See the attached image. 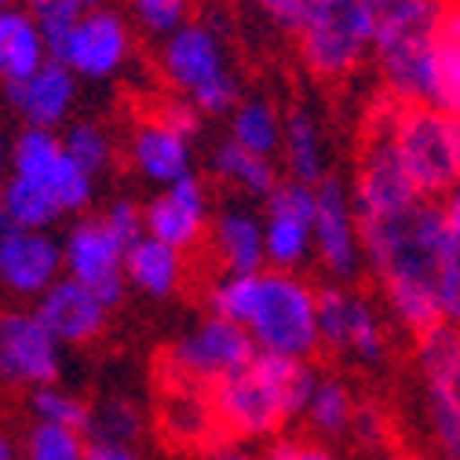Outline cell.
<instances>
[{"mask_svg":"<svg viewBox=\"0 0 460 460\" xmlns=\"http://www.w3.org/2000/svg\"><path fill=\"white\" fill-rule=\"evenodd\" d=\"M449 234L453 230L442 216V205L431 198H420L398 216L362 223L366 270L376 278L394 325L410 336H420L442 322L438 267Z\"/></svg>","mask_w":460,"mask_h":460,"instance_id":"obj_1","label":"cell"},{"mask_svg":"<svg viewBox=\"0 0 460 460\" xmlns=\"http://www.w3.org/2000/svg\"><path fill=\"white\" fill-rule=\"evenodd\" d=\"M208 311L249 329L260 351L314 358L322 343L318 289L300 270H223L208 289Z\"/></svg>","mask_w":460,"mask_h":460,"instance_id":"obj_2","label":"cell"},{"mask_svg":"<svg viewBox=\"0 0 460 460\" xmlns=\"http://www.w3.org/2000/svg\"><path fill=\"white\" fill-rule=\"evenodd\" d=\"M318 376L322 373L307 358L256 351V358L245 369L208 387L223 438L270 442L285 435V428L307 413Z\"/></svg>","mask_w":460,"mask_h":460,"instance_id":"obj_3","label":"cell"},{"mask_svg":"<svg viewBox=\"0 0 460 460\" xmlns=\"http://www.w3.org/2000/svg\"><path fill=\"white\" fill-rule=\"evenodd\" d=\"M369 128L387 132L420 198L438 201L460 180V118L453 113H442L431 102L406 106L380 92L369 110Z\"/></svg>","mask_w":460,"mask_h":460,"instance_id":"obj_4","label":"cell"},{"mask_svg":"<svg viewBox=\"0 0 460 460\" xmlns=\"http://www.w3.org/2000/svg\"><path fill=\"white\" fill-rule=\"evenodd\" d=\"M442 0L420 4L376 19V48L373 63L380 77V92L394 102H431V30Z\"/></svg>","mask_w":460,"mask_h":460,"instance_id":"obj_5","label":"cell"},{"mask_svg":"<svg viewBox=\"0 0 460 460\" xmlns=\"http://www.w3.org/2000/svg\"><path fill=\"white\" fill-rule=\"evenodd\" d=\"M300 63L318 81H343L373 59L376 15L362 0H322L296 33Z\"/></svg>","mask_w":460,"mask_h":460,"instance_id":"obj_6","label":"cell"},{"mask_svg":"<svg viewBox=\"0 0 460 460\" xmlns=\"http://www.w3.org/2000/svg\"><path fill=\"white\" fill-rule=\"evenodd\" d=\"M256 340L249 336L245 325L230 322L216 311H208L201 322H194L164 355V376L168 387H212L226 380L230 373L245 369L256 358Z\"/></svg>","mask_w":460,"mask_h":460,"instance_id":"obj_7","label":"cell"},{"mask_svg":"<svg viewBox=\"0 0 460 460\" xmlns=\"http://www.w3.org/2000/svg\"><path fill=\"white\" fill-rule=\"evenodd\" d=\"M318 322L322 343L336 355H348L362 366H380L387 358V325L384 314L369 296H362L355 285L329 281L318 289Z\"/></svg>","mask_w":460,"mask_h":460,"instance_id":"obj_8","label":"cell"},{"mask_svg":"<svg viewBox=\"0 0 460 460\" xmlns=\"http://www.w3.org/2000/svg\"><path fill=\"white\" fill-rule=\"evenodd\" d=\"M48 48H51V59L70 66L77 77L106 81V77L121 74L128 66L132 33H128V22L118 12L92 8L70 30L51 37Z\"/></svg>","mask_w":460,"mask_h":460,"instance_id":"obj_9","label":"cell"},{"mask_svg":"<svg viewBox=\"0 0 460 460\" xmlns=\"http://www.w3.org/2000/svg\"><path fill=\"white\" fill-rule=\"evenodd\" d=\"M318 216H314V260L322 263L329 281L355 285L366 270V245H362V219L351 198V187L340 180H325L314 187Z\"/></svg>","mask_w":460,"mask_h":460,"instance_id":"obj_10","label":"cell"},{"mask_svg":"<svg viewBox=\"0 0 460 460\" xmlns=\"http://www.w3.org/2000/svg\"><path fill=\"white\" fill-rule=\"evenodd\" d=\"M63 348L37 311H4L0 314V384L8 387H44L59 384Z\"/></svg>","mask_w":460,"mask_h":460,"instance_id":"obj_11","label":"cell"},{"mask_svg":"<svg viewBox=\"0 0 460 460\" xmlns=\"http://www.w3.org/2000/svg\"><path fill=\"white\" fill-rule=\"evenodd\" d=\"M125 252H128V245L106 226L102 216L77 219L63 238L66 274L77 278L81 285H88L106 307H118L125 296V285H128Z\"/></svg>","mask_w":460,"mask_h":460,"instance_id":"obj_12","label":"cell"},{"mask_svg":"<svg viewBox=\"0 0 460 460\" xmlns=\"http://www.w3.org/2000/svg\"><path fill=\"white\" fill-rule=\"evenodd\" d=\"M314 216L318 194L307 183L285 180L263 201V238H267V267L300 270L314 256Z\"/></svg>","mask_w":460,"mask_h":460,"instance_id":"obj_13","label":"cell"},{"mask_svg":"<svg viewBox=\"0 0 460 460\" xmlns=\"http://www.w3.org/2000/svg\"><path fill=\"white\" fill-rule=\"evenodd\" d=\"M351 198H355V208H358L362 223L398 216V212H406L420 201V190L413 187L410 172L402 168L387 132H380V128H369V136H366Z\"/></svg>","mask_w":460,"mask_h":460,"instance_id":"obj_14","label":"cell"},{"mask_svg":"<svg viewBox=\"0 0 460 460\" xmlns=\"http://www.w3.org/2000/svg\"><path fill=\"white\" fill-rule=\"evenodd\" d=\"M63 274V242H55L48 230H26L0 216V285L8 293L40 300Z\"/></svg>","mask_w":460,"mask_h":460,"instance_id":"obj_15","label":"cell"},{"mask_svg":"<svg viewBox=\"0 0 460 460\" xmlns=\"http://www.w3.org/2000/svg\"><path fill=\"white\" fill-rule=\"evenodd\" d=\"M157 70L164 77V84L176 92V95H194L201 92L205 84L219 81L223 74H230V63H226V44H223V33L208 22H187L183 30L168 33L161 40V51H157Z\"/></svg>","mask_w":460,"mask_h":460,"instance_id":"obj_16","label":"cell"},{"mask_svg":"<svg viewBox=\"0 0 460 460\" xmlns=\"http://www.w3.org/2000/svg\"><path fill=\"white\" fill-rule=\"evenodd\" d=\"M128 157L136 164V172L154 183V187H172L187 176H194L190 164H194V136L180 132L176 125H168L164 118L150 113L143 118L132 132L128 143Z\"/></svg>","mask_w":460,"mask_h":460,"instance_id":"obj_17","label":"cell"},{"mask_svg":"<svg viewBox=\"0 0 460 460\" xmlns=\"http://www.w3.org/2000/svg\"><path fill=\"white\" fill-rule=\"evenodd\" d=\"M146 212V234L176 245L183 252L198 249L208 226V194L198 176H187L172 187H161V194L143 208Z\"/></svg>","mask_w":460,"mask_h":460,"instance_id":"obj_18","label":"cell"},{"mask_svg":"<svg viewBox=\"0 0 460 460\" xmlns=\"http://www.w3.org/2000/svg\"><path fill=\"white\" fill-rule=\"evenodd\" d=\"M33 311L44 318V325L59 336L66 348H84V343H92L106 329V314H110V307L88 289V285H81L70 274H63L55 281L37 300Z\"/></svg>","mask_w":460,"mask_h":460,"instance_id":"obj_19","label":"cell"},{"mask_svg":"<svg viewBox=\"0 0 460 460\" xmlns=\"http://www.w3.org/2000/svg\"><path fill=\"white\" fill-rule=\"evenodd\" d=\"M4 95L26 125L59 128L74 113V102H77V74L63 63L48 59L30 81L4 84Z\"/></svg>","mask_w":460,"mask_h":460,"instance_id":"obj_20","label":"cell"},{"mask_svg":"<svg viewBox=\"0 0 460 460\" xmlns=\"http://www.w3.org/2000/svg\"><path fill=\"white\" fill-rule=\"evenodd\" d=\"M281 164H285V176L307 187H318L329 180V139L311 106H293L285 113Z\"/></svg>","mask_w":460,"mask_h":460,"instance_id":"obj_21","label":"cell"},{"mask_svg":"<svg viewBox=\"0 0 460 460\" xmlns=\"http://www.w3.org/2000/svg\"><path fill=\"white\" fill-rule=\"evenodd\" d=\"M212 249L223 263V270H263L267 267V238H263V216H256L245 205H226L212 219Z\"/></svg>","mask_w":460,"mask_h":460,"instance_id":"obj_22","label":"cell"},{"mask_svg":"<svg viewBox=\"0 0 460 460\" xmlns=\"http://www.w3.org/2000/svg\"><path fill=\"white\" fill-rule=\"evenodd\" d=\"M183 274H187L183 249L168 245V242H161L154 234H143L125 252V278H128V285H132V289H139L143 296H150V300L176 296L180 285H183Z\"/></svg>","mask_w":460,"mask_h":460,"instance_id":"obj_23","label":"cell"},{"mask_svg":"<svg viewBox=\"0 0 460 460\" xmlns=\"http://www.w3.org/2000/svg\"><path fill=\"white\" fill-rule=\"evenodd\" d=\"M51 59L44 30L26 8H0V81L19 84L30 81Z\"/></svg>","mask_w":460,"mask_h":460,"instance_id":"obj_24","label":"cell"},{"mask_svg":"<svg viewBox=\"0 0 460 460\" xmlns=\"http://www.w3.org/2000/svg\"><path fill=\"white\" fill-rule=\"evenodd\" d=\"M431 106L460 118V0H442L431 30Z\"/></svg>","mask_w":460,"mask_h":460,"instance_id":"obj_25","label":"cell"},{"mask_svg":"<svg viewBox=\"0 0 460 460\" xmlns=\"http://www.w3.org/2000/svg\"><path fill=\"white\" fill-rule=\"evenodd\" d=\"M164 428L176 442H187V446H216L223 438L219 431V420L212 413V398H208V387H190V384H180L168 391V402H164Z\"/></svg>","mask_w":460,"mask_h":460,"instance_id":"obj_26","label":"cell"},{"mask_svg":"<svg viewBox=\"0 0 460 460\" xmlns=\"http://www.w3.org/2000/svg\"><path fill=\"white\" fill-rule=\"evenodd\" d=\"M212 168H216V176H219L226 187L242 190L245 198H260V201H267V198L278 190V183H281V180H278L274 157H263V154H256V150H245L242 143H234L230 136L216 146Z\"/></svg>","mask_w":460,"mask_h":460,"instance_id":"obj_27","label":"cell"},{"mask_svg":"<svg viewBox=\"0 0 460 460\" xmlns=\"http://www.w3.org/2000/svg\"><path fill=\"white\" fill-rule=\"evenodd\" d=\"M355 410H358V394L351 391L348 380H340V376H318L304 420L314 431V438H325L329 442V438L351 435Z\"/></svg>","mask_w":460,"mask_h":460,"instance_id":"obj_28","label":"cell"},{"mask_svg":"<svg viewBox=\"0 0 460 460\" xmlns=\"http://www.w3.org/2000/svg\"><path fill=\"white\" fill-rule=\"evenodd\" d=\"M285 136V113L270 99H242L230 113V139L245 150H256L263 157L281 154Z\"/></svg>","mask_w":460,"mask_h":460,"instance_id":"obj_29","label":"cell"},{"mask_svg":"<svg viewBox=\"0 0 460 460\" xmlns=\"http://www.w3.org/2000/svg\"><path fill=\"white\" fill-rule=\"evenodd\" d=\"M0 216L15 226H26V230H51L55 219L63 216V208L40 180L12 176L4 183V190H0Z\"/></svg>","mask_w":460,"mask_h":460,"instance_id":"obj_30","label":"cell"},{"mask_svg":"<svg viewBox=\"0 0 460 460\" xmlns=\"http://www.w3.org/2000/svg\"><path fill=\"white\" fill-rule=\"evenodd\" d=\"M413 362L424 384H453L460 369V325L438 322L413 336Z\"/></svg>","mask_w":460,"mask_h":460,"instance_id":"obj_31","label":"cell"},{"mask_svg":"<svg viewBox=\"0 0 460 460\" xmlns=\"http://www.w3.org/2000/svg\"><path fill=\"white\" fill-rule=\"evenodd\" d=\"M66 146L55 136V128H37V125H22V132L12 139V176H26V180H48L55 164L63 161Z\"/></svg>","mask_w":460,"mask_h":460,"instance_id":"obj_32","label":"cell"},{"mask_svg":"<svg viewBox=\"0 0 460 460\" xmlns=\"http://www.w3.org/2000/svg\"><path fill=\"white\" fill-rule=\"evenodd\" d=\"M30 413H33V420L63 424V428H74V431H84L88 435L92 402H84L81 394L66 391L63 384H44V387H33L30 391Z\"/></svg>","mask_w":460,"mask_h":460,"instance_id":"obj_33","label":"cell"},{"mask_svg":"<svg viewBox=\"0 0 460 460\" xmlns=\"http://www.w3.org/2000/svg\"><path fill=\"white\" fill-rule=\"evenodd\" d=\"M146 428L143 410L125 394H110L92 406V424H88V438H110V442H128L136 446L139 435Z\"/></svg>","mask_w":460,"mask_h":460,"instance_id":"obj_34","label":"cell"},{"mask_svg":"<svg viewBox=\"0 0 460 460\" xmlns=\"http://www.w3.org/2000/svg\"><path fill=\"white\" fill-rule=\"evenodd\" d=\"M22 460H88V435L63 424L33 420L22 438Z\"/></svg>","mask_w":460,"mask_h":460,"instance_id":"obj_35","label":"cell"},{"mask_svg":"<svg viewBox=\"0 0 460 460\" xmlns=\"http://www.w3.org/2000/svg\"><path fill=\"white\" fill-rule=\"evenodd\" d=\"M44 187L51 190L55 201H59L63 216L84 212L92 205V198H95V176H92V172H84L70 154H63V161L55 164V172L44 180Z\"/></svg>","mask_w":460,"mask_h":460,"instance_id":"obj_36","label":"cell"},{"mask_svg":"<svg viewBox=\"0 0 460 460\" xmlns=\"http://www.w3.org/2000/svg\"><path fill=\"white\" fill-rule=\"evenodd\" d=\"M63 146H66V154H70L84 172H92V176H99V172L110 168L113 143H110V136H106L99 125H92V121H74V125L66 128V136H63Z\"/></svg>","mask_w":460,"mask_h":460,"instance_id":"obj_37","label":"cell"},{"mask_svg":"<svg viewBox=\"0 0 460 460\" xmlns=\"http://www.w3.org/2000/svg\"><path fill=\"white\" fill-rule=\"evenodd\" d=\"M136 26L150 37H168L190 22V0H128Z\"/></svg>","mask_w":460,"mask_h":460,"instance_id":"obj_38","label":"cell"},{"mask_svg":"<svg viewBox=\"0 0 460 460\" xmlns=\"http://www.w3.org/2000/svg\"><path fill=\"white\" fill-rule=\"evenodd\" d=\"M358 449L366 453H384L387 442H391V424H387V413L376 402H362L358 398V410H355V424H351V435H348Z\"/></svg>","mask_w":460,"mask_h":460,"instance_id":"obj_39","label":"cell"},{"mask_svg":"<svg viewBox=\"0 0 460 460\" xmlns=\"http://www.w3.org/2000/svg\"><path fill=\"white\" fill-rule=\"evenodd\" d=\"M438 307H442V322L460 325V234H449V245L442 252V267H438Z\"/></svg>","mask_w":460,"mask_h":460,"instance_id":"obj_40","label":"cell"},{"mask_svg":"<svg viewBox=\"0 0 460 460\" xmlns=\"http://www.w3.org/2000/svg\"><path fill=\"white\" fill-rule=\"evenodd\" d=\"M26 12L37 19V26L44 30V37H59L63 30H70L84 12H92L84 0H26Z\"/></svg>","mask_w":460,"mask_h":460,"instance_id":"obj_41","label":"cell"},{"mask_svg":"<svg viewBox=\"0 0 460 460\" xmlns=\"http://www.w3.org/2000/svg\"><path fill=\"white\" fill-rule=\"evenodd\" d=\"M263 460H340V453L325 438H296V435H278L267 442Z\"/></svg>","mask_w":460,"mask_h":460,"instance_id":"obj_42","label":"cell"},{"mask_svg":"<svg viewBox=\"0 0 460 460\" xmlns=\"http://www.w3.org/2000/svg\"><path fill=\"white\" fill-rule=\"evenodd\" d=\"M102 219H106V226L118 234L125 245H132V242H139L143 234H146V212L136 205V201H113L106 212H102Z\"/></svg>","mask_w":460,"mask_h":460,"instance_id":"obj_43","label":"cell"},{"mask_svg":"<svg viewBox=\"0 0 460 460\" xmlns=\"http://www.w3.org/2000/svg\"><path fill=\"white\" fill-rule=\"evenodd\" d=\"M322 4V0H256V8L278 26V30H289L300 33V26L311 19V12Z\"/></svg>","mask_w":460,"mask_h":460,"instance_id":"obj_44","label":"cell"},{"mask_svg":"<svg viewBox=\"0 0 460 460\" xmlns=\"http://www.w3.org/2000/svg\"><path fill=\"white\" fill-rule=\"evenodd\" d=\"M88 460H143V453L128 442H110V438H88Z\"/></svg>","mask_w":460,"mask_h":460,"instance_id":"obj_45","label":"cell"},{"mask_svg":"<svg viewBox=\"0 0 460 460\" xmlns=\"http://www.w3.org/2000/svg\"><path fill=\"white\" fill-rule=\"evenodd\" d=\"M198 460H263V453H256V449H249V446L230 438V442H216V446L201 449Z\"/></svg>","mask_w":460,"mask_h":460,"instance_id":"obj_46","label":"cell"},{"mask_svg":"<svg viewBox=\"0 0 460 460\" xmlns=\"http://www.w3.org/2000/svg\"><path fill=\"white\" fill-rule=\"evenodd\" d=\"M438 205H442V216H446L449 230H453V234H460V180L438 198Z\"/></svg>","mask_w":460,"mask_h":460,"instance_id":"obj_47","label":"cell"},{"mask_svg":"<svg viewBox=\"0 0 460 460\" xmlns=\"http://www.w3.org/2000/svg\"><path fill=\"white\" fill-rule=\"evenodd\" d=\"M362 4H366L376 19H387V15H394V12H406V8L420 4V0H362Z\"/></svg>","mask_w":460,"mask_h":460,"instance_id":"obj_48","label":"cell"},{"mask_svg":"<svg viewBox=\"0 0 460 460\" xmlns=\"http://www.w3.org/2000/svg\"><path fill=\"white\" fill-rule=\"evenodd\" d=\"M12 180V143H4V132H0V190Z\"/></svg>","mask_w":460,"mask_h":460,"instance_id":"obj_49","label":"cell"},{"mask_svg":"<svg viewBox=\"0 0 460 460\" xmlns=\"http://www.w3.org/2000/svg\"><path fill=\"white\" fill-rule=\"evenodd\" d=\"M0 460H22V449L12 442V435L0 431Z\"/></svg>","mask_w":460,"mask_h":460,"instance_id":"obj_50","label":"cell"},{"mask_svg":"<svg viewBox=\"0 0 460 460\" xmlns=\"http://www.w3.org/2000/svg\"><path fill=\"white\" fill-rule=\"evenodd\" d=\"M438 460H460V442H456V446H449V449H442V453H438Z\"/></svg>","mask_w":460,"mask_h":460,"instance_id":"obj_51","label":"cell"},{"mask_svg":"<svg viewBox=\"0 0 460 460\" xmlns=\"http://www.w3.org/2000/svg\"><path fill=\"white\" fill-rule=\"evenodd\" d=\"M394 460H431V456H424V453H402V456H394Z\"/></svg>","mask_w":460,"mask_h":460,"instance_id":"obj_52","label":"cell"},{"mask_svg":"<svg viewBox=\"0 0 460 460\" xmlns=\"http://www.w3.org/2000/svg\"><path fill=\"white\" fill-rule=\"evenodd\" d=\"M453 394H456V402H460V369H456V376H453Z\"/></svg>","mask_w":460,"mask_h":460,"instance_id":"obj_53","label":"cell"},{"mask_svg":"<svg viewBox=\"0 0 460 460\" xmlns=\"http://www.w3.org/2000/svg\"><path fill=\"white\" fill-rule=\"evenodd\" d=\"M15 4V0H0V8H12Z\"/></svg>","mask_w":460,"mask_h":460,"instance_id":"obj_54","label":"cell"},{"mask_svg":"<svg viewBox=\"0 0 460 460\" xmlns=\"http://www.w3.org/2000/svg\"><path fill=\"white\" fill-rule=\"evenodd\" d=\"M84 4H88V8H99V0H84Z\"/></svg>","mask_w":460,"mask_h":460,"instance_id":"obj_55","label":"cell"}]
</instances>
